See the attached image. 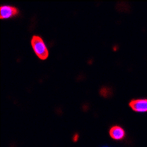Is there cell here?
Here are the masks:
<instances>
[{"label":"cell","instance_id":"6","mask_svg":"<svg viewBox=\"0 0 147 147\" xmlns=\"http://www.w3.org/2000/svg\"><path fill=\"white\" fill-rule=\"evenodd\" d=\"M78 138H79V136L77 135V134H76L75 136H74V138H73L74 141V142L77 141V140H78Z\"/></svg>","mask_w":147,"mask_h":147},{"label":"cell","instance_id":"3","mask_svg":"<svg viewBox=\"0 0 147 147\" xmlns=\"http://www.w3.org/2000/svg\"><path fill=\"white\" fill-rule=\"evenodd\" d=\"M129 106L136 112H147V99H136V100L131 101L129 102Z\"/></svg>","mask_w":147,"mask_h":147},{"label":"cell","instance_id":"4","mask_svg":"<svg viewBox=\"0 0 147 147\" xmlns=\"http://www.w3.org/2000/svg\"><path fill=\"white\" fill-rule=\"evenodd\" d=\"M110 136L113 140H121L125 136V131L119 126H114L110 129Z\"/></svg>","mask_w":147,"mask_h":147},{"label":"cell","instance_id":"7","mask_svg":"<svg viewBox=\"0 0 147 147\" xmlns=\"http://www.w3.org/2000/svg\"><path fill=\"white\" fill-rule=\"evenodd\" d=\"M105 147H107V146H105Z\"/></svg>","mask_w":147,"mask_h":147},{"label":"cell","instance_id":"5","mask_svg":"<svg viewBox=\"0 0 147 147\" xmlns=\"http://www.w3.org/2000/svg\"><path fill=\"white\" fill-rule=\"evenodd\" d=\"M100 94L102 96H108V95H111L112 94V92H111V90L109 88H102L101 89Z\"/></svg>","mask_w":147,"mask_h":147},{"label":"cell","instance_id":"1","mask_svg":"<svg viewBox=\"0 0 147 147\" xmlns=\"http://www.w3.org/2000/svg\"><path fill=\"white\" fill-rule=\"evenodd\" d=\"M32 49L35 55L40 60H46L49 57V51L43 39L38 35H33L31 40Z\"/></svg>","mask_w":147,"mask_h":147},{"label":"cell","instance_id":"2","mask_svg":"<svg viewBox=\"0 0 147 147\" xmlns=\"http://www.w3.org/2000/svg\"><path fill=\"white\" fill-rule=\"evenodd\" d=\"M18 13V10L13 6L2 5L0 7V18L2 19L13 17Z\"/></svg>","mask_w":147,"mask_h":147}]
</instances>
